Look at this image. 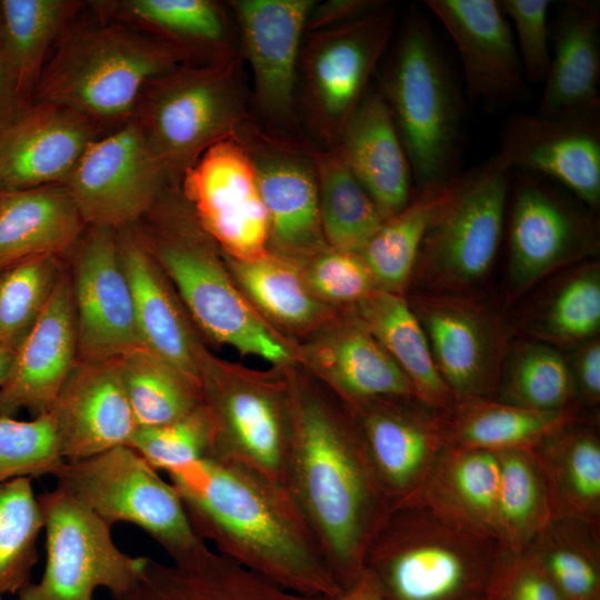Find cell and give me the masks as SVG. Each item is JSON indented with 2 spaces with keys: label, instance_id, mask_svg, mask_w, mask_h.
Here are the masks:
<instances>
[{
  "label": "cell",
  "instance_id": "cell-1",
  "mask_svg": "<svg viewBox=\"0 0 600 600\" xmlns=\"http://www.w3.org/2000/svg\"><path fill=\"white\" fill-rule=\"evenodd\" d=\"M197 536L278 586L339 598L323 551L281 483L236 463L203 458L167 471Z\"/></svg>",
  "mask_w": 600,
  "mask_h": 600
},
{
  "label": "cell",
  "instance_id": "cell-2",
  "mask_svg": "<svg viewBox=\"0 0 600 600\" xmlns=\"http://www.w3.org/2000/svg\"><path fill=\"white\" fill-rule=\"evenodd\" d=\"M291 437L284 486L342 590L363 571L367 549L392 507L351 416L308 386H289Z\"/></svg>",
  "mask_w": 600,
  "mask_h": 600
},
{
  "label": "cell",
  "instance_id": "cell-3",
  "mask_svg": "<svg viewBox=\"0 0 600 600\" xmlns=\"http://www.w3.org/2000/svg\"><path fill=\"white\" fill-rule=\"evenodd\" d=\"M512 553L414 502L391 510L363 569L386 600H492Z\"/></svg>",
  "mask_w": 600,
  "mask_h": 600
},
{
  "label": "cell",
  "instance_id": "cell-4",
  "mask_svg": "<svg viewBox=\"0 0 600 600\" xmlns=\"http://www.w3.org/2000/svg\"><path fill=\"white\" fill-rule=\"evenodd\" d=\"M137 227L197 326L211 339L283 364L290 352L239 293L190 207L163 196Z\"/></svg>",
  "mask_w": 600,
  "mask_h": 600
},
{
  "label": "cell",
  "instance_id": "cell-5",
  "mask_svg": "<svg viewBox=\"0 0 600 600\" xmlns=\"http://www.w3.org/2000/svg\"><path fill=\"white\" fill-rule=\"evenodd\" d=\"M177 60L170 44L119 23L73 29L60 38L33 97L96 122L127 118L147 86Z\"/></svg>",
  "mask_w": 600,
  "mask_h": 600
},
{
  "label": "cell",
  "instance_id": "cell-6",
  "mask_svg": "<svg viewBox=\"0 0 600 600\" xmlns=\"http://www.w3.org/2000/svg\"><path fill=\"white\" fill-rule=\"evenodd\" d=\"M386 96L418 191L441 187L457 173L462 100L432 30L420 12L404 26Z\"/></svg>",
  "mask_w": 600,
  "mask_h": 600
},
{
  "label": "cell",
  "instance_id": "cell-7",
  "mask_svg": "<svg viewBox=\"0 0 600 600\" xmlns=\"http://www.w3.org/2000/svg\"><path fill=\"white\" fill-rule=\"evenodd\" d=\"M53 477L58 489L110 527L127 522L141 528L172 561L206 544L194 532L174 487L127 444L64 461Z\"/></svg>",
  "mask_w": 600,
  "mask_h": 600
},
{
  "label": "cell",
  "instance_id": "cell-8",
  "mask_svg": "<svg viewBox=\"0 0 600 600\" xmlns=\"http://www.w3.org/2000/svg\"><path fill=\"white\" fill-rule=\"evenodd\" d=\"M511 171L498 152L453 179L414 268L428 291L452 293L487 274L502 238Z\"/></svg>",
  "mask_w": 600,
  "mask_h": 600
},
{
  "label": "cell",
  "instance_id": "cell-9",
  "mask_svg": "<svg viewBox=\"0 0 600 600\" xmlns=\"http://www.w3.org/2000/svg\"><path fill=\"white\" fill-rule=\"evenodd\" d=\"M38 500L46 533L44 570L39 581L17 593L18 600H94L99 588L117 599L131 588L147 557L122 552L111 527L57 487Z\"/></svg>",
  "mask_w": 600,
  "mask_h": 600
},
{
  "label": "cell",
  "instance_id": "cell-10",
  "mask_svg": "<svg viewBox=\"0 0 600 600\" xmlns=\"http://www.w3.org/2000/svg\"><path fill=\"white\" fill-rule=\"evenodd\" d=\"M200 396L212 426L207 457L284 486L291 437L289 386L236 374L207 356Z\"/></svg>",
  "mask_w": 600,
  "mask_h": 600
},
{
  "label": "cell",
  "instance_id": "cell-11",
  "mask_svg": "<svg viewBox=\"0 0 600 600\" xmlns=\"http://www.w3.org/2000/svg\"><path fill=\"white\" fill-rule=\"evenodd\" d=\"M166 174L184 171L229 130L236 102L219 67L171 70L150 82L133 112Z\"/></svg>",
  "mask_w": 600,
  "mask_h": 600
},
{
  "label": "cell",
  "instance_id": "cell-12",
  "mask_svg": "<svg viewBox=\"0 0 600 600\" xmlns=\"http://www.w3.org/2000/svg\"><path fill=\"white\" fill-rule=\"evenodd\" d=\"M166 176L132 118L90 142L63 184L87 227L118 231L149 212Z\"/></svg>",
  "mask_w": 600,
  "mask_h": 600
},
{
  "label": "cell",
  "instance_id": "cell-13",
  "mask_svg": "<svg viewBox=\"0 0 600 600\" xmlns=\"http://www.w3.org/2000/svg\"><path fill=\"white\" fill-rule=\"evenodd\" d=\"M343 403L392 509L416 502L449 444L443 412L414 397Z\"/></svg>",
  "mask_w": 600,
  "mask_h": 600
},
{
  "label": "cell",
  "instance_id": "cell-14",
  "mask_svg": "<svg viewBox=\"0 0 600 600\" xmlns=\"http://www.w3.org/2000/svg\"><path fill=\"white\" fill-rule=\"evenodd\" d=\"M183 193L200 227L230 259L267 254L269 218L256 166L236 144L208 147L184 171Z\"/></svg>",
  "mask_w": 600,
  "mask_h": 600
},
{
  "label": "cell",
  "instance_id": "cell-15",
  "mask_svg": "<svg viewBox=\"0 0 600 600\" xmlns=\"http://www.w3.org/2000/svg\"><path fill=\"white\" fill-rule=\"evenodd\" d=\"M69 257L78 361L118 359L142 347L117 231L87 227Z\"/></svg>",
  "mask_w": 600,
  "mask_h": 600
},
{
  "label": "cell",
  "instance_id": "cell-16",
  "mask_svg": "<svg viewBox=\"0 0 600 600\" xmlns=\"http://www.w3.org/2000/svg\"><path fill=\"white\" fill-rule=\"evenodd\" d=\"M412 311L456 402L494 398L502 360L498 324L478 303L449 292L417 296Z\"/></svg>",
  "mask_w": 600,
  "mask_h": 600
},
{
  "label": "cell",
  "instance_id": "cell-17",
  "mask_svg": "<svg viewBox=\"0 0 600 600\" xmlns=\"http://www.w3.org/2000/svg\"><path fill=\"white\" fill-rule=\"evenodd\" d=\"M524 174L514 192L510 218L508 290L513 297L554 269L594 251L598 244L590 219Z\"/></svg>",
  "mask_w": 600,
  "mask_h": 600
},
{
  "label": "cell",
  "instance_id": "cell-18",
  "mask_svg": "<svg viewBox=\"0 0 600 600\" xmlns=\"http://www.w3.org/2000/svg\"><path fill=\"white\" fill-rule=\"evenodd\" d=\"M511 170L552 178L591 209L600 203L599 111L523 114L508 124L500 150Z\"/></svg>",
  "mask_w": 600,
  "mask_h": 600
},
{
  "label": "cell",
  "instance_id": "cell-19",
  "mask_svg": "<svg viewBox=\"0 0 600 600\" xmlns=\"http://www.w3.org/2000/svg\"><path fill=\"white\" fill-rule=\"evenodd\" d=\"M454 43L468 96L488 107L517 103L526 79L512 29L499 1L427 0Z\"/></svg>",
  "mask_w": 600,
  "mask_h": 600
},
{
  "label": "cell",
  "instance_id": "cell-20",
  "mask_svg": "<svg viewBox=\"0 0 600 600\" xmlns=\"http://www.w3.org/2000/svg\"><path fill=\"white\" fill-rule=\"evenodd\" d=\"M97 137V122L71 109L36 102L0 130V189L63 184Z\"/></svg>",
  "mask_w": 600,
  "mask_h": 600
},
{
  "label": "cell",
  "instance_id": "cell-21",
  "mask_svg": "<svg viewBox=\"0 0 600 600\" xmlns=\"http://www.w3.org/2000/svg\"><path fill=\"white\" fill-rule=\"evenodd\" d=\"M47 413L64 461L128 444L137 428L117 359L77 361Z\"/></svg>",
  "mask_w": 600,
  "mask_h": 600
},
{
  "label": "cell",
  "instance_id": "cell-22",
  "mask_svg": "<svg viewBox=\"0 0 600 600\" xmlns=\"http://www.w3.org/2000/svg\"><path fill=\"white\" fill-rule=\"evenodd\" d=\"M117 244L132 294L141 346L176 368L200 391L207 353L193 334L182 301L137 224L118 230Z\"/></svg>",
  "mask_w": 600,
  "mask_h": 600
},
{
  "label": "cell",
  "instance_id": "cell-23",
  "mask_svg": "<svg viewBox=\"0 0 600 600\" xmlns=\"http://www.w3.org/2000/svg\"><path fill=\"white\" fill-rule=\"evenodd\" d=\"M78 361L76 320L67 271L39 320L13 354L0 386V417L44 414Z\"/></svg>",
  "mask_w": 600,
  "mask_h": 600
},
{
  "label": "cell",
  "instance_id": "cell-24",
  "mask_svg": "<svg viewBox=\"0 0 600 600\" xmlns=\"http://www.w3.org/2000/svg\"><path fill=\"white\" fill-rule=\"evenodd\" d=\"M284 589L207 544L172 563L149 557L136 580L114 600H338Z\"/></svg>",
  "mask_w": 600,
  "mask_h": 600
},
{
  "label": "cell",
  "instance_id": "cell-25",
  "mask_svg": "<svg viewBox=\"0 0 600 600\" xmlns=\"http://www.w3.org/2000/svg\"><path fill=\"white\" fill-rule=\"evenodd\" d=\"M600 7L596 1L561 4L554 46L538 114L568 116L599 111Z\"/></svg>",
  "mask_w": 600,
  "mask_h": 600
},
{
  "label": "cell",
  "instance_id": "cell-26",
  "mask_svg": "<svg viewBox=\"0 0 600 600\" xmlns=\"http://www.w3.org/2000/svg\"><path fill=\"white\" fill-rule=\"evenodd\" d=\"M234 7L259 99L273 112L289 111L300 38L312 2L243 0Z\"/></svg>",
  "mask_w": 600,
  "mask_h": 600
},
{
  "label": "cell",
  "instance_id": "cell-27",
  "mask_svg": "<svg viewBox=\"0 0 600 600\" xmlns=\"http://www.w3.org/2000/svg\"><path fill=\"white\" fill-rule=\"evenodd\" d=\"M384 220L411 201V170L382 94L359 102L344 123L340 152Z\"/></svg>",
  "mask_w": 600,
  "mask_h": 600
},
{
  "label": "cell",
  "instance_id": "cell-28",
  "mask_svg": "<svg viewBox=\"0 0 600 600\" xmlns=\"http://www.w3.org/2000/svg\"><path fill=\"white\" fill-rule=\"evenodd\" d=\"M392 24V12L372 10L316 44L309 74L318 103L330 119L346 123L361 101Z\"/></svg>",
  "mask_w": 600,
  "mask_h": 600
},
{
  "label": "cell",
  "instance_id": "cell-29",
  "mask_svg": "<svg viewBox=\"0 0 600 600\" xmlns=\"http://www.w3.org/2000/svg\"><path fill=\"white\" fill-rule=\"evenodd\" d=\"M86 229L64 184L0 189V270L36 257L67 259Z\"/></svg>",
  "mask_w": 600,
  "mask_h": 600
},
{
  "label": "cell",
  "instance_id": "cell-30",
  "mask_svg": "<svg viewBox=\"0 0 600 600\" xmlns=\"http://www.w3.org/2000/svg\"><path fill=\"white\" fill-rule=\"evenodd\" d=\"M499 478L498 452L448 444L416 502L460 528L498 539Z\"/></svg>",
  "mask_w": 600,
  "mask_h": 600
},
{
  "label": "cell",
  "instance_id": "cell-31",
  "mask_svg": "<svg viewBox=\"0 0 600 600\" xmlns=\"http://www.w3.org/2000/svg\"><path fill=\"white\" fill-rule=\"evenodd\" d=\"M307 354L311 367L343 402L417 398L407 376L359 321L330 332Z\"/></svg>",
  "mask_w": 600,
  "mask_h": 600
},
{
  "label": "cell",
  "instance_id": "cell-32",
  "mask_svg": "<svg viewBox=\"0 0 600 600\" xmlns=\"http://www.w3.org/2000/svg\"><path fill=\"white\" fill-rule=\"evenodd\" d=\"M357 307L358 321L407 376L417 398L431 409L449 411L456 403L454 397L437 369L410 304L398 293L376 288Z\"/></svg>",
  "mask_w": 600,
  "mask_h": 600
},
{
  "label": "cell",
  "instance_id": "cell-33",
  "mask_svg": "<svg viewBox=\"0 0 600 600\" xmlns=\"http://www.w3.org/2000/svg\"><path fill=\"white\" fill-rule=\"evenodd\" d=\"M443 417L449 444L493 452L534 450L580 418L573 409L541 411L494 398L457 401Z\"/></svg>",
  "mask_w": 600,
  "mask_h": 600
},
{
  "label": "cell",
  "instance_id": "cell-34",
  "mask_svg": "<svg viewBox=\"0 0 600 600\" xmlns=\"http://www.w3.org/2000/svg\"><path fill=\"white\" fill-rule=\"evenodd\" d=\"M543 471L554 518L600 522V439L579 418L532 450Z\"/></svg>",
  "mask_w": 600,
  "mask_h": 600
},
{
  "label": "cell",
  "instance_id": "cell-35",
  "mask_svg": "<svg viewBox=\"0 0 600 600\" xmlns=\"http://www.w3.org/2000/svg\"><path fill=\"white\" fill-rule=\"evenodd\" d=\"M256 173L270 238L292 254L318 252L323 233L318 184L312 173L288 159L262 162L256 167Z\"/></svg>",
  "mask_w": 600,
  "mask_h": 600
},
{
  "label": "cell",
  "instance_id": "cell-36",
  "mask_svg": "<svg viewBox=\"0 0 600 600\" xmlns=\"http://www.w3.org/2000/svg\"><path fill=\"white\" fill-rule=\"evenodd\" d=\"M80 6L69 0H0V34L24 108L31 104L49 49Z\"/></svg>",
  "mask_w": 600,
  "mask_h": 600
},
{
  "label": "cell",
  "instance_id": "cell-37",
  "mask_svg": "<svg viewBox=\"0 0 600 600\" xmlns=\"http://www.w3.org/2000/svg\"><path fill=\"white\" fill-rule=\"evenodd\" d=\"M452 181L418 191L403 210L384 220L358 253L379 288L400 294L407 287L423 238L446 202Z\"/></svg>",
  "mask_w": 600,
  "mask_h": 600
},
{
  "label": "cell",
  "instance_id": "cell-38",
  "mask_svg": "<svg viewBox=\"0 0 600 600\" xmlns=\"http://www.w3.org/2000/svg\"><path fill=\"white\" fill-rule=\"evenodd\" d=\"M499 453L497 537L512 552L527 550L554 518L548 484L532 450Z\"/></svg>",
  "mask_w": 600,
  "mask_h": 600
},
{
  "label": "cell",
  "instance_id": "cell-39",
  "mask_svg": "<svg viewBox=\"0 0 600 600\" xmlns=\"http://www.w3.org/2000/svg\"><path fill=\"white\" fill-rule=\"evenodd\" d=\"M117 362L137 428L176 421L201 404L199 389L148 349L134 348Z\"/></svg>",
  "mask_w": 600,
  "mask_h": 600
},
{
  "label": "cell",
  "instance_id": "cell-40",
  "mask_svg": "<svg viewBox=\"0 0 600 600\" xmlns=\"http://www.w3.org/2000/svg\"><path fill=\"white\" fill-rule=\"evenodd\" d=\"M599 523L553 518L529 547L563 600H600Z\"/></svg>",
  "mask_w": 600,
  "mask_h": 600
},
{
  "label": "cell",
  "instance_id": "cell-41",
  "mask_svg": "<svg viewBox=\"0 0 600 600\" xmlns=\"http://www.w3.org/2000/svg\"><path fill=\"white\" fill-rule=\"evenodd\" d=\"M318 172L322 233L331 249L358 254L384 219L340 153L323 157Z\"/></svg>",
  "mask_w": 600,
  "mask_h": 600
},
{
  "label": "cell",
  "instance_id": "cell-42",
  "mask_svg": "<svg viewBox=\"0 0 600 600\" xmlns=\"http://www.w3.org/2000/svg\"><path fill=\"white\" fill-rule=\"evenodd\" d=\"M510 404L541 410H571L576 388L562 356L543 343L524 342L510 354L497 393Z\"/></svg>",
  "mask_w": 600,
  "mask_h": 600
},
{
  "label": "cell",
  "instance_id": "cell-43",
  "mask_svg": "<svg viewBox=\"0 0 600 600\" xmlns=\"http://www.w3.org/2000/svg\"><path fill=\"white\" fill-rule=\"evenodd\" d=\"M43 517L31 478L0 483V598L31 581Z\"/></svg>",
  "mask_w": 600,
  "mask_h": 600
},
{
  "label": "cell",
  "instance_id": "cell-44",
  "mask_svg": "<svg viewBox=\"0 0 600 600\" xmlns=\"http://www.w3.org/2000/svg\"><path fill=\"white\" fill-rule=\"evenodd\" d=\"M67 271V259L31 258L0 270V344L16 352Z\"/></svg>",
  "mask_w": 600,
  "mask_h": 600
},
{
  "label": "cell",
  "instance_id": "cell-45",
  "mask_svg": "<svg viewBox=\"0 0 600 600\" xmlns=\"http://www.w3.org/2000/svg\"><path fill=\"white\" fill-rule=\"evenodd\" d=\"M246 292L269 316L294 327L317 322L322 306L291 263L264 254L252 260H227Z\"/></svg>",
  "mask_w": 600,
  "mask_h": 600
},
{
  "label": "cell",
  "instance_id": "cell-46",
  "mask_svg": "<svg viewBox=\"0 0 600 600\" xmlns=\"http://www.w3.org/2000/svg\"><path fill=\"white\" fill-rule=\"evenodd\" d=\"M63 462L49 413L31 420L0 417V483L53 476Z\"/></svg>",
  "mask_w": 600,
  "mask_h": 600
},
{
  "label": "cell",
  "instance_id": "cell-47",
  "mask_svg": "<svg viewBox=\"0 0 600 600\" xmlns=\"http://www.w3.org/2000/svg\"><path fill=\"white\" fill-rule=\"evenodd\" d=\"M600 327V270L596 263L581 267L549 301L538 329L551 341L589 340Z\"/></svg>",
  "mask_w": 600,
  "mask_h": 600
},
{
  "label": "cell",
  "instance_id": "cell-48",
  "mask_svg": "<svg viewBox=\"0 0 600 600\" xmlns=\"http://www.w3.org/2000/svg\"><path fill=\"white\" fill-rule=\"evenodd\" d=\"M211 442V420L201 403L176 421L136 428L127 446L157 471L167 472L206 458Z\"/></svg>",
  "mask_w": 600,
  "mask_h": 600
},
{
  "label": "cell",
  "instance_id": "cell-49",
  "mask_svg": "<svg viewBox=\"0 0 600 600\" xmlns=\"http://www.w3.org/2000/svg\"><path fill=\"white\" fill-rule=\"evenodd\" d=\"M117 11L136 22L199 40L221 37L222 21L216 7L204 0H126Z\"/></svg>",
  "mask_w": 600,
  "mask_h": 600
},
{
  "label": "cell",
  "instance_id": "cell-50",
  "mask_svg": "<svg viewBox=\"0 0 600 600\" xmlns=\"http://www.w3.org/2000/svg\"><path fill=\"white\" fill-rule=\"evenodd\" d=\"M548 0H501L499 4L510 22L524 79L543 82L549 71Z\"/></svg>",
  "mask_w": 600,
  "mask_h": 600
},
{
  "label": "cell",
  "instance_id": "cell-51",
  "mask_svg": "<svg viewBox=\"0 0 600 600\" xmlns=\"http://www.w3.org/2000/svg\"><path fill=\"white\" fill-rule=\"evenodd\" d=\"M318 254L304 280L313 296L338 303H358L379 288L357 253L330 248Z\"/></svg>",
  "mask_w": 600,
  "mask_h": 600
},
{
  "label": "cell",
  "instance_id": "cell-52",
  "mask_svg": "<svg viewBox=\"0 0 600 600\" xmlns=\"http://www.w3.org/2000/svg\"><path fill=\"white\" fill-rule=\"evenodd\" d=\"M496 600H563L536 552L513 554L500 580Z\"/></svg>",
  "mask_w": 600,
  "mask_h": 600
},
{
  "label": "cell",
  "instance_id": "cell-53",
  "mask_svg": "<svg viewBox=\"0 0 600 600\" xmlns=\"http://www.w3.org/2000/svg\"><path fill=\"white\" fill-rule=\"evenodd\" d=\"M574 388L591 404L600 400V343L588 340L578 351L574 361Z\"/></svg>",
  "mask_w": 600,
  "mask_h": 600
},
{
  "label": "cell",
  "instance_id": "cell-54",
  "mask_svg": "<svg viewBox=\"0 0 600 600\" xmlns=\"http://www.w3.org/2000/svg\"><path fill=\"white\" fill-rule=\"evenodd\" d=\"M23 109L16 91L0 34V130Z\"/></svg>",
  "mask_w": 600,
  "mask_h": 600
},
{
  "label": "cell",
  "instance_id": "cell-55",
  "mask_svg": "<svg viewBox=\"0 0 600 600\" xmlns=\"http://www.w3.org/2000/svg\"><path fill=\"white\" fill-rule=\"evenodd\" d=\"M338 600H386L374 578L363 569L360 577L347 589Z\"/></svg>",
  "mask_w": 600,
  "mask_h": 600
},
{
  "label": "cell",
  "instance_id": "cell-56",
  "mask_svg": "<svg viewBox=\"0 0 600 600\" xmlns=\"http://www.w3.org/2000/svg\"><path fill=\"white\" fill-rule=\"evenodd\" d=\"M13 352L0 344V386L6 381L13 360Z\"/></svg>",
  "mask_w": 600,
  "mask_h": 600
},
{
  "label": "cell",
  "instance_id": "cell-57",
  "mask_svg": "<svg viewBox=\"0 0 600 600\" xmlns=\"http://www.w3.org/2000/svg\"><path fill=\"white\" fill-rule=\"evenodd\" d=\"M0 600H4V598H0Z\"/></svg>",
  "mask_w": 600,
  "mask_h": 600
},
{
  "label": "cell",
  "instance_id": "cell-58",
  "mask_svg": "<svg viewBox=\"0 0 600 600\" xmlns=\"http://www.w3.org/2000/svg\"><path fill=\"white\" fill-rule=\"evenodd\" d=\"M492 600H496V598H494V599H492Z\"/></svg>",
  "mask_w": 600,
  "mask_h": 600
}]
</instances>
